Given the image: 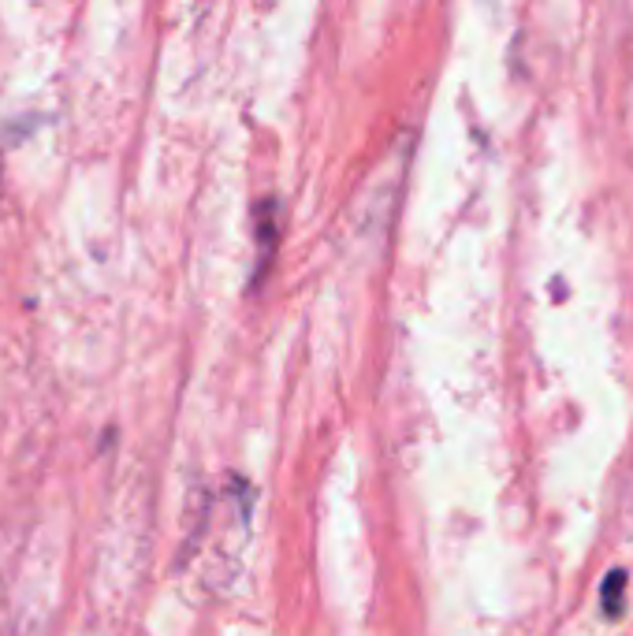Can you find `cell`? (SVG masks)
I'll use <instances>...</instances> for the list:
<instances>
[{
	"mask_svg": "<svg viewBox=\"0 0 633 636\" xmlns=\"http://www.w3.org/2000/svg\"><path fill=\"white\" fill-rule=\"evenodd\" d=\"M254 231H257V246H262V257H257V272H265L268 260L276 257V242H280V205H276V202L257 205Z\"/></svg>",
	"mask_w": 633,
	"mask_h": 636,
	"instance_id": "cell-1",
	"label": "cell"
},
{
	"mask_svg": "<svg viewBox=\"0 0 633 636\" xmlns=\"http://www.w3.org/2000/svg\"><path fill=\"white\" fill-rule=\"evenodd\" d=\"M626 585H630V577H626V570H611L604 577V585H600V607H604V614L607 618H619L622 614V607H626Z\"/></svg>",
	"mask_w": 633,
	"mask_h": 636,
	"instance_id": "cell-2",
	"label": "cell"
}]
</instances>
